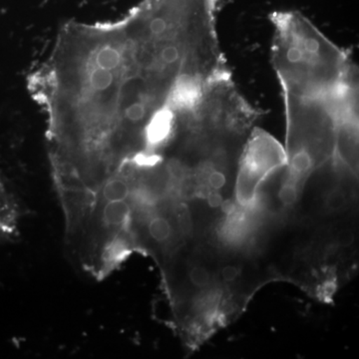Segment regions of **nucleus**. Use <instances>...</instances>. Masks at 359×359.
Instances as JSON below:
<instances>
[{"label": "nucleus", "instance_id": "obj_1", "mask_svg": "<svg viewBox=\"0 0 359 359\" xmlns=\"http://www.w3.org/2000/svg\"><path fill=\"white\" fill-rule=\"evenodd\" d=\"M219 1L142 0L120 20L68 22L75 84L91 121L146 141L205 87L231 76Z\"/></svg>", "mask_w": 359, "mask_h": 359}, {"label": "nucleus", "instance_id": "obj_2", "mask_svg": "<svg viewBox=\"0 0 359 359\" xmlns=\"http://www.w3.org/2000/svg\"><path fill=\"white\" fill-rule=\"evenodd\" d=\"M271 60L283 95L325 96L358 86L346 50L327 39L299 11H275Z\"/></svg>", "mask_w": 359, "mask_h": 359}, {"label": "nucleus", "instance_id": "obj_3", "mask_svg": "<svg viewBox=\"0 0 359 359\" xmlns=\"http://www.w3.org/2000/svg\"><path fill=\"white\" fill-rule=\"evenodd\" d=\"M283 101L287 163L280 188L302 196L309 177L334 160L341 125L358 118V87L327 96H283Z\"/></svg>", "mask_w": 359, "mask_h": 359}, {"label": "nucleus", "instance_id": "obj_4", "mask_svg": "<svg viewBox=\"0 0 359 359\" xmlns=\"http://www.w3.org/2000/svg\"><path fill=\"white\" fill-rule=\"evenodd\" d=\"M287 163L282 144L268 132L255 127L238 159L233 192L235 205L243 210L255 209L262 187Z\"/></svg>", "mask_w": 359, "mask_h": 359}, {"label": "nucleus", "instance_id": "obj_5", "mask_svg": "<svg viewBox=\"0 0 359 359\" xmlns=\"http://www.w3.org/2000/svg\"><path fill=\"white\" fill-rule=\"evenodd\" d=\"M351 202V192L346 184L337 183L323 198V211L328 215L346 212Z\"/></svg>", "mask_w": 359, "mask_h": 359}]
</instances>
